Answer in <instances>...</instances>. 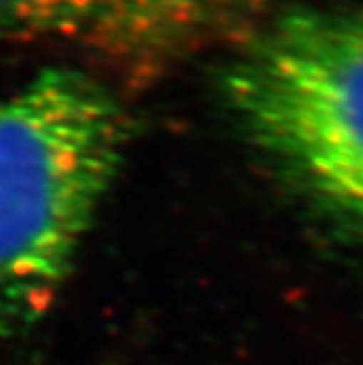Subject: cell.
Listing matches in <instances>:
<instances>
[{
	"instance_id": "1",
	"label": "cell",
	"mask_w": 363,
	"mask_h": 365,
	"mask_svg": "<svg viewBox=\"0 0 363 365\" xmlns=\"http://www.w3.org/2000/svg\"><path fill=\"white\" fill-rule=\"evenodd\" d=\"M123 144L118 102L85 73L45 68L0 97V337L57 299Z\"/></svg>"
},
{
	"instance_id": "2",
	"label": "cell",
	"mask_w": 363,
	"mask_h": 365,
	"mask_svg": "<svg viewBox=\"0 0 363 365\" xmlns=\"http://www.w3.org/2000/svg\"><path fill=\"white\" fill-rule=\"evenodd\" d=\"M238 125L363 243V7L295 10L222 76Z\"/></svg>"
},
{
	"instance_id": "3",
	"label": "cell",
	"mask_w": 363,
	"mask_h": 365,
	"mask_svg": "<svg viewBox=\"0 0 363 365\" xmlns=\"http://www.w3.org/2000/svg\"><path fill=\"white\" fill-rule=\"evenodd\" d=\"M194 0H0V38L140 48L177 34Z\"/></svg>"
},
{
	"instance_id": "4",
	"label": "cell",
	"mask_w": 363,
	"mask_h": 365,
	"mask_svg": "<svg viewBox=\"0 0 363 365\" xmlns=\"http://www.w3.org/2000/svg\"><path fill=\"white\" fill-rule=\"evenodd\" d=\"M220 3H234V5H262V3H274V0H220Z\"/></svg>"
}]
</instances>
